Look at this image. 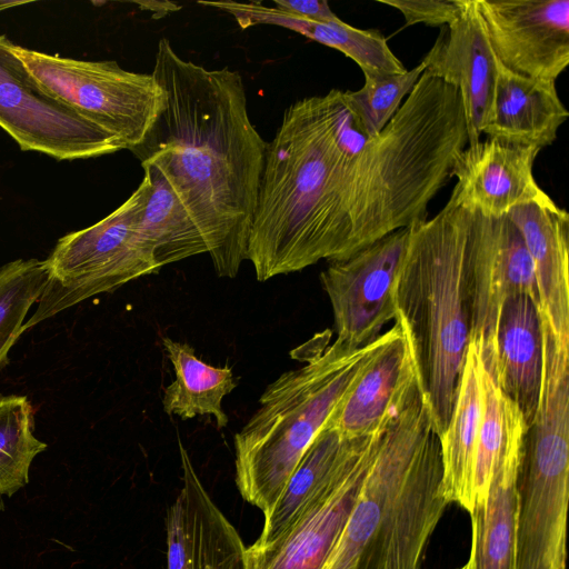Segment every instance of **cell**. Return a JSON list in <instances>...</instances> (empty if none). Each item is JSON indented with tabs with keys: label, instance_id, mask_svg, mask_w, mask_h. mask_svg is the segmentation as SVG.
Instances as JSON below:
<instances>
[{
	"label": "cell",
	"instance_id": "6da1fadb",
	"mask_svg": "<svg viewBox=\"0 0 569 569\" xmlns=\"http://www.w3.org/2000/svg\"><path fill=\"white\" fill-rule=\"evenodd\" d=\"M152 76L162 108L130 151L157 168L199 227L219 277L247 260L268 142L252 124L239 71L207 69L158 42Z\"/></svg>",
	"mask_w": 569,
	"mask_h": 569
},
{
	"label": "cell",
	"instance_id": "7a4b0ae2",
	"mask_svg": "<svg viewBox=\"0 0 569 569\" xmlns=\"http://www.w3.org/2000/svg\"><path fill=\"white\" fill-rule=\"evenodd\" d=\"M369 139L339 89L286 108L267 146L248 239L258 281L349 257L350 171Z\"/></svg>",
	"mask_w": 569,
	"mask_h": 569
},
{
	"label": "cell",
	"instance_id": "3957f363",
	"mask_svg": "<svg viewBox=\"0 0 569 569\" xmlns=\"http://www.w3.org/2000/svg\"><path fill=\"white\" fill-rule=\"evenodd\" d=\"M468 144L458 90L426 71L398 111L353 161L347 213L349 257L427 219Z\"/></svg>",
	"mask_w": 569,
	"mask_h": 569
},
{
	"label": "cell",
	"instance_id": "277c9868",
	"mask_svg": "<svg viewBox=\"0 0 569 569\" xmlns=\"http://www.w3.org/2000/svg\"><path fill=\"white\" fill-rule=\"evenodd\" d=\"M470 213L450 197L431 219L409 227L395 284L396 321L439 437L446 430L471 342Z\"/></svg>",
	"mask_w": 569,
	"mask_h": 569
},
{
	"label": "cell",
	"instance_id": "5b68a950",
	"mask_svg": "<svg viewBox=\"0 0 569 569\" xmlns=\"http://www.w3.org/2000/svg\"><path fill=\"white\" fill-rule=\"evenodd\" d=\"M330 331L293 350L306 363L283 372L259 399V408L234 436L236 482L242 498L267 513L291 473L345 396L381 336L350 349Z\"/></svg>",
	"mask_w": 569,
	"mask_h": 569
},
{
	"label": "cell",
	"instance_id": "8992f818",
	"mask_svg": "<svg viewBox=\"0 0 569 569\" xmlns=\"http://www.w3.org/2000/svg\"><path fill=\"white\" fill-rule=\"evenodd\" d=\"M140 191L97 223L61 237L44 260L47 284L24 333L89 298L161 269L139 227Z\"/></svg>",
	"mask_w": 569,
	"mask_h": 569
},
{
	"label": "cell",
	"instance_id": "52a82bcc",
	"mask_svg": "<svg viewBox=\"0 0 569 569\" xmlns=\"http://www.w3.org/2000/svg\"><path fill=\"white\" fill-rule=\"evenodd\" d=\"M14 50L48 92L129 151L143 140L162 108L163 92L152 73L128 71L110 60H76L18 44Z\"/></svg>",
	"mask_w": 569,
	"mask_h": 569
},
{
	"label": "cell",
	"instance_id": "ba28073f",
	"mask_svg": "<svg viewBox=\"0 0 569 569\" xmlns=\"http://www.w3.org/2000/svg\"><path fill=\"white\" fill-rule=\"evenodd\" d=\"M0 127L23 151L57 160L114 153L121 143L48 92L0 36Z\"/></svg>",
	"mask_w": 569,
	"mask_h": 569
},
{
	"label": "cell",
	"instance_id": "9c48e42d",
	"mask_svg": "<svg viewBox=\"0 0 569 569\" xmlns=\"http://www.w3.org/2000/svg\"><path fill=\"white\" fill-rule=\"evenodd\" d=\"M440 439L435 423L421 435L391 492L358 569H419L428 540L449 505L441 493Z\"/></svg>",
	"mask_w": 569,
	"mask_h": 569
},
{
	"label": "cell",
	"instance_id": "30bf717a",
	"mask_svg": "<svg viewBox=\"0 0 569 569\" xmlns=\"http://www.w3.org/2000/svg\"><path fill=\"white\" fill-rule=\"evenodd\" d=\"M408 238L409 228L393 231L343 260L331 261L320 273L337 342L350 349L368 346L396 319L395 284Z\"/></svg>",
	"mask_w": 569,
	"mask_h": 569
},
{
	"label": "cell",
	"instance_id": "8fae6325",
	"mask_svg": "<svg viewBox=\"0 0 569 569\" xmlns=\"http://www.w3.org/2000/svg\"><path fill=\"white\" fill-rule=\"evenodd\" d=\"M469 213L471 341L487 352L503 302L527 295L540 306V299L535 264L517 227L507 216Z\"/></svg>",
	"mask_w": 569,
	"mask_h": 569
},
{
	"label": "cell",
	"instance_id": "7c38bea8",
	"mask_svg": "<svg viewBox=\"0 0 569 569\" xmlns=\"http://www.w3.org/2000/svg\"><path fill=\"white\" fill-rule=\"evenodd\" d=\"M476 6L503 67L556 82L569 63V0H476Z\"/></svg>",
	"mask_w": 569,
	"mask_h": 569
},
{
	"label": "cell",
	"instance_id": "4fadbf2b",
	"mask_svg": "<svg viewBox=\"0 0 569 569\" xmlns=\"http://www.w3.org/2000/svg\"><path fill=\"white\" fill-rule=\"evenodd\" d=\"M431 423V410L417 386L385 426L358 499L322 569H358L391 492Z\"/></svg>",
	"mask_w": 569,
	"mask_h": 569
},
{
	"label": "cell",
	"instance_id": "5bb4252c",
	"mask_svg": "<svg viewBox=\"0 0 569 569\" xmlns=\"http://www.w3.org/2000/svg\"><path fill=\"white\" fill-rule=\"evenodd\" d=\"M383 428L369 437L281 537L263 548L247 547L251 569H322L358 499Z\"/></svg>",
	"mask_w": 569,
	"mask_h": 569
},
{
	"label": "cell",
	"instance_id": "9a60e30c",
	"mask_svg": "<svg viewBox=\"0 0 569 569\" xmlns=\"http://www.w3.org/2000/svg\"><path fill=\"white\" fill-rule=\"evenodd\" d=\"M541 149L487 138L466 147L451 177L455 203L468 212L503 217L511 209L529 203L556 207L533 176V163Z\"/></svg>",
	"mask_w": 569,
	"mask_h": 569
},
{
	"label": "cell",
	"instance_id": "2e32d148",
	"mask_svg": "<svg viewBox=\"0 0 569 569\" xmlns=\"http://www.w3.org/2000/svg\"><path fill=\"white\" fill-rule=\"evenodd\" d=\"M423 62L427 73L458 90L468 146L480 141L491 112L497 58L483 30L476 0H460L457 18L441 28Z\"/></svg>",
	"mask_w": 569,
	"mask_h": 569
},
{
	"label": "cell",
	"instance_id": "e0dca14e",
	"mask_svg": "<svg viewBox=\"0 0 569 569\" xmlns=\"http://www.w3.org/2000/svg\"><path fill=\"white\" fill-rule=\"evenodd\" d=\"M410 347L398 321L381 335L326 426L346 438L380 431L418 385Z\"/></svg>",
	"mask_w": 569,
	"mask_h": 569
},
{
	"label": "cell",
	"instance_id": "ac0fdd59",
	"mask_svg": "<svg viewBox=\"0 0 569 569\" xmlns=\"http://www.w3.org/2000/svg\"><path fill=\"white\" fill-rule=\"evenodd\" d=\"M482 358L528 427L538 408L543 368L540 306L531 297L518 295L503 302L491 346Z\"/></svg>",
	"mask_w": 569,
	"mask_h": 569
},
{
	"label": "cell",
	"instance_id": "d6986e66",
	"mask_svg": "<svg viewBox=\"0 0 569 569\" xmlns=\"http://www.w3.org/2000/svg\"><path fill=\"white\" fill-rule=\"evenodd\" d=\"M506 216L535 264L540 311L555 336L569 345V214L559 206L529 203Z\"/></svg>",
	"mask_w": 569,
	"mask_h": 569
},
{
	"label": "cell",
	"instance_id": "ffe728a7",
	"mask_svg": "<svg viewBox=\"0 0 569 569\" xmlns=\"http://www.w3.org/2000/svg\"><path fill=\"white\" fill-rule=\"evenodd\" d=\"M568 117L555 81L515 73L497 59L491 112L483 130L488 138L541 149L556 140Z\"/></svg>",
	"mask_w": 569,
	"mask_h": 569
},
{
	"label": "cell",
	"instance_id": "44dd1931",
	"mask_svg": "<svg viewBox=\"0 0 569 569\" xmlns=\"http://www.w3.org/2000/svg\"><path fill=\"white\" fill-rule=\"evenodd\" d=\"M234 17L242 29L271 24L292 30L316 42L333 48L353 60L363 76H386L407 69L389 48L386 38L377 30H362L342 20L311 21L261 2L200 1Z\"/></svg>",
	"mask_w": 569,
	"mask_h": 569
},
{
	"label": "cell",
	"instance_id": "7402d4cb",
	"mask_svg": "<svg viewBox=\"0 0 569 569\" xmlns=\"http://www.w3.org/2000/svg\"><path fill=\"white\" fill-rule=\"evenodd\" d=\"M482 365L480 343L471 341L449 423L439 437L442 497L469 513L473 508L475 457L482 417Z\"/></svg>",
	"mask_w": 569,
	"mask_h": 569
},
{
	"label": "cell",
	"instance_id": "603a6c76",
	"mask_svg": "<svg viewBox=\"0 0 569 569\" xmlns=\"http://www.w3.org/2000/svg\"><path fill=\"white\" fill-rule=\"evenodd\" d=\"M370 436L346 438L325 426L300 459L276 503L263 515L262 531L250 547L263 548L281 537Z\"/></svg>",
	"mask_w": 569,
	"mask_h": 569
},
{
	"label": "cell",
	"instance_id": "cb8c5ba5",
	"mask_svg": "<svg viewBox=\"0 0 569 569\" xmlns=\"http://www.w3.org/2000/svg\"><path fill=\"white\" fill-rule=\"evenodd\" d=\"M142 168L139 227L158 266L208 253L199 227L164 176L152 166Z\"/></svg>",
	"mask_w": 569,
	"mask_h": 569
},
{
	"label": "cell",
	"instance_id": "d4e9b609",
	"mask_svg": "<svg viewBox=\"0 0 569 569\" xmlns=\"http://www.w3.org/2000/svg\"><path fill=\"white\" fill-rule=\"evenodd\" d=\"M520 456L518 449L498 461L483 502L469 513L472 540L465 569H513Z\"/></svg>",
	"mask_w": 569,
	"mask_h": 569
},
{
	"label": "cell",
	"instance_id": "484cf974",
	"mask_svg": "<svg viewBox=\"0 0 569 569\" xmlns=\"http://www.w3.org/2000/svg\"><path fill=\"white\" fill-rule=\"evenodd\" d=\"M179 443L184 497L191 540L192 569H251L247 547L238 531L212 501L190 456Z\"/></svg>",
	"mask_w": 569,
	"mask_h": 569
},
{
	"label": "cell",
	"instance_id": "4316f807",
	"mask_svg": "<svg viewBox=\"0 0 569 569\" xmlns=\"http://www.w3.org/2000/svg\"><path fill=\"white\" fill-rule=\"evenodd\" d=\"M162 346L174 371V380L163 390L164 412L182 420L212 416L219 428L227 427L221 405L237 387L232 370L206 363L188 343L164 337Z\"/></svg>",
	"mask_w": 569,
	"mask_h": 569
},
{
	"label": "cell",
	"instance_id": "83f0119b",
	"mask_svg": "<svg viewBox=\"0 0 569 569\" xmlns=\"http://www.w3.org/2000/svg\"><path fill=\"white\" fill-rule=\"evenodd\" d=\"M481 389L482 417L475 457L473 508L483 502L498 461L508 452L522 448L527 430L520 410L500 390L485 362L481 369Z\"/></svg>",
	"mask_w": 569,
	"mask_h": 569
},
{
	"label": "cell",
	"instance_id": "f1b7e54d",
	"mask_svg": "<svg viewBox=\"0 0 569 569\" xmlns=\"http://www.w3.org/2000/svg\"><path fill=\"white\" fill-rule=\"evenodd\" d=\"M33 428L34 411L26 396L0 397V498L28 485L33 459L48 448Z\"/></svg>",
	"mask_w": 569,
	"mask_h": 569
},
{
	"label": "cell",
	"instance_id": "f546056e",
	"mask_svg": "<svg viewBox=\"0 0 569 569\" xmlns=\"http://www.w3.org/2000/svg\"><path fill=\"white\" fill-rule=\"evenodd\" d=\"M46 284L44 260L17 259L0 268V370L8 365L9 351Z\"/></svg>",
	"mask_w": 569,
	"mask_h": 569
},
{
	"label": "cell",
	"instance_id": "4dcf8cb0",
	"mask_svg": "<svg viewBox=\"0 0 569 569\" xmlns=\"http://www.w3.org/2000/svg\"><path fill=\"white\" fill-rule=\"evenodd\" d=\"M426 69L423 60L401 73L365 76L363 86L345 98L369 138L376 137L402 104Z\"/></svg>",
	"mask_w": 569,
	"mask_h": 569
},
{
	"label": "cell",
	"instance_id": "1f68e13d",
	"mask_svg": "<svg viewBox=\"0 0 569 569\" xmlns=\"http://www.w3.org/2000/svg\"><path fill=\"white\" fill-rule=\"evenodd\" d=\"M167 545V569H192L189 519L181 491L168 510Z\"/></svg>",
	"mask_w": 569,
	"mask_h": 569
},
{
	"label": "cell",
	"instance_id": "d6a6232c",
	"mask_svg": "<svg viewBox=\"0 0 569 569\" xmlns=\"http://www.w3.org/2000/svg\"><path fill=\"white\" fill-rule=\"evenodd\" d=\"M380 3L399 10L407 26L425 23L447 27L458 16L460 0H379Z\"/></svg>",
	"mask_w": 569,
	"mask_h": 569
},
{
	"label": "cell",
	"instance_id": "836d02e7",
	"mask_svg": "<svg viewBox=\"0 0 569 569\" xmlns=\"http://www.w3.org/2000/svg\"><path fill=\"white\" fill-rule=\"evenodd\" d=\"M273 7L311 21H335L339 18L323 0H274Z\"/></svg>",
	"mask_w": 569,
	"mask_h": 569
},
{
	"label": "cell",
	"instance_id": "e575fe53",
	"mask_svg": "<svg viewBox=\"0 0 569 569\" xmlns=\"http://www.w3.org/2000/svg\"><path fill=\"white\" fill-rule=\"evenodd\" d=\"M29 3L28 1L0 0V11Z\"/></svg>",
	"mask_w": 569,
	"mask_h": 569
},
{
	"label": "cell",
	"instance_id": "d590c367",
	"mask_svg": "<svg viewBox=\"0 0 569 569\" xmlns=\"http://www.w3.org/2000/svg\"><path fill=\"white\" fill-rule=\"evenodd\" d=\"M459 569H465V567H461V568H459Z\"/></svg>",
	"mask_w": 569,
	"mask_h": 569
}]
</instances>
